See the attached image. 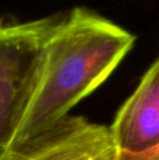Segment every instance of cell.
Returning a JSON list of instances; mask_svg holds the SVG:
<instances>
[{
    "label": "cell",
    "mask_w": 159,
    "mask_h": 160,
    "mask_svg": "<svg viewBox=\"0 0 159 160\" xmlns=\"http://www.w3.org/2000/svg\"><path fill=\"white\" fill-rule=\"evenodd\" d=\"M110 128L81 116H67L2 160H117Z\"/></svg>",
    "instance_id": "3"
},
{
    "label": "cell",
    "mask_w": 159,
    "mask_h": 160,
    "mask_svg": "<svg viewBox=\"0 0 159 160\" xmlns=\"http://www.w3.org/2000/svg\"><path fill=\"white\" fill-rule=\"evenodd\" d=\"M117 160H159V144L142 154H118Z\"/></svg>",
    "instance_id": "5"
},
{
    "label": "cell",
    "mask_w": 159,
    "mask_h": 160,
    "mask_svg": "<svg viewBox=\"0 0 159 160\" xmlns=\"http://www.w3.org/2000/svg\"><path fill=\"white\" fill-rule=\"evenodd\" d=\"M109 128L118 154H142L159 144V58L145 72Z\"/></svg>",
    "instance_id": "4"
},
{
    "label": "cell",
    "mask_w": 159,
    "mask_h": 160,
    "mask_svg": "<svg viewBox=\"0 0 159 160\" xmlns=\"http://www.w3.org/2000/svg\"><path fill=\"white\" fill-rule=\"evenodd\" d=\"M56 19L57 13L28 21L0 17V160L10 150L34 89L45 42Z\"/></svg>",
    "instance_id": "2"
},
{
    "label": "cell",
    "mask_w": 159,
    "mask_h": 160,
    "mask_svg": "<svg viewBox=\"0 0 159 160\" xmlns=\"http://www.w3.org/2000/svg\"><path fill=\"white\" fill-rule=\"evenodd\" d=\"M135 39L131 32L92 9L74 7L58 12L10 149L69 116L81 100L108 80Z\"/></svg>",
    "instance_id": "1"
}]
</instances>
